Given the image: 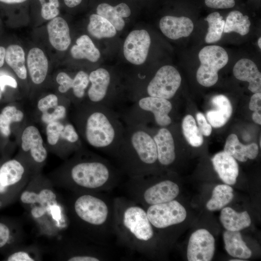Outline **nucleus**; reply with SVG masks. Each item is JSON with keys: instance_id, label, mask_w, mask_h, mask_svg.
<instances>
[{"instance_id": "de8ad7c7", "label": "nucleus", "mask_w": 261, "mask_h": 261, "mask_svg": "<svg viewBox=\"0 0 261 261\" xmlns=\"http://www.w3.org/2000/svg\"><path fill=\"white\" fill-rule=\"evenodd\" d=\"M83 0H62L64 5L69 8H74L80 5Z\"/></svg>"}, {"instance_id": "7ed1b4c3", "label": "nucleus", "mask_w": 261, "mask_h": 261, "mask_svg": "<svg viewBox=\"0 0 261 261\" xmlns=\"http://www.w3.org/2000/svg\"><path fill=\"white\" fill-rule=\"evenodd\" d=\"M114 159L129 177L151 174L159 162L150 130L139 125H125L123 137Z\"/></svg>"}, {"instance_id": "2f4dec72", "label": "nucleus", "mask_w": 261, "mask_h": 261, "mask_svg": "<svg viewBox=\"0 0 261 261\" xmlns=\"http://www.w3.org/2000/svg\"><path fill=\"white\" fill-rule=\"evenodd\" d=\"M250 25L248 16L244 15L238 11H232L229 13L226 18L223 32H235L241 35H245L249 31Z\"/></svg>"}, {"instance_id": "37998d69", "label": "nucleus", "mask_w": 261, "mask_h": 261, "mask_svg": "<svg viewBox=\"0 0 261 261\" xmlns=\"http://www.w3.org/2000/svg\"><path fill=\"white\" fill-rule=\"evenodd\" d=\"M9 86L12 88H16L17 87L16 80L12 76L4 73H0V89L3 92L5 87Z\"/></svg>"}, {"instance_id": "473e14b6", "label": "nucleus", "mask_w": 261, "mask_h": 261, "mask_svg": "<svg viewBox=\"0 0 261 261\" xmlns=\"http://www.w3.org/2000/svg\"><path fill=\"white\" fill-rule=\"evenodd\" d=\"M182 130L186 140L190 145L193 147H199L202 145L203 142V135L191 115H188L184 117Z\"/></svg>"}, {"instance_id": "6e6552de", "label": "nucleus", "mask_w": 261, "mask_h": 261, "mask_svg": "<svg viewBox=\"0 0 261 261\" xmlns=\"http://www.w3.org/2000/svg\"><path fill=\"white\" fill-rule=\"evenodd\" d=\"M200 66L197 70L198 83L206 87L214 85L218 80V71L228 63L229 57L226 50L218 45H207L198 55Z\"/></svg>"}, {"instance_id": "864d4df0", "label": "nucleus", "mask_w": 261, "mask_h": 261, "mask_svg": "<svg viewBox=\"0 0 261 261\" xmlns=\"http://www.w3.org/2000/svg\"><path fill=\"white\" fill-rule=\"evenodd\" d=\"M2 92L1 91L0 89V100L2 98Z\"/></svg>"}, {"instance_id": "a211bd4d", "label": "nucleus", "mask_w": 261, "mask_h": 261, "mask_svg": "<svg viewBox=\"0 0 261 261\" xmlns=\"http://www.w3.org/2000/svg\"><path fill=\"white\" fill-rule=\"evenodd\" d=\"M159 26L162 32L172 40L188 36L194 28L193 23L188 17L170 15L162 17Z\"/></svg>"}, {"instance_id": "e433bc0d", "label": "nucleus", "mask_w": 261, "mask_h": 261, "mask_svg": "<svg viewBox=\"0 0 261 261\" xmlns=\"http://www.w3.org/2000/svg\"><path fill=\"white\" fill-rule=\"evenodd\" d=\"M39 6L42 17L50 20L58 16L60 13L61 4L59 0H34Z\"/></svg>"}, {"instance_id": "09e8293b", "label": "nucleus", "mask_w": 261, "mask_h": 261, "mask_svg": "<svg viewBox=\"0 0 261 261\" xmlns=\"http://www.w3.org/2000/svg\"><path fill=\"white\" fill-rule=\"evenodd\" d=\"M5 52L6 48L2 46H0V68L2 67L4 64Z\"/></svg>"}, {"instance_id": "cd10ccee", "label": "nucleus", "mask_w": 261, "mask_h": 261, "mask_svg": "<svg viewBox=\"0 0 261 261\" xmlns=\"http://www.w3.org/2000/svg\"><path fill=\"white\" fill-rule=\"evenodd\" d=\"M70 53L74 59H86L92 62H97L101 57L100 51L87 35H83L76 40Z\"/></svg>"}, {"instance_id": "49530a36", "label": "nucleus", "mask_w": 261, "mask_h": 261, "mask_svg": "<svg viewBox=\"0 0 261 261\" xmlns=\"http://www.w3.org/2000/svg\"><path fill=\"white\" fill-rule=\"evenodd\" d=\"M249 108L254 112H261V93H255L251 97Z\"/></svg>"}, {"instance_id": "20e7f679", "label": "nucleus", "mask_w": 261, "mask_h": 261, "mask_svg": "<svg viewBox=\"0 0 261 261\" xmlns=\"http://www.w3.org/2000/svg\"><path fill=\"white\" fill-rule=\"evenodd\" d=\"M113 204L114 232L118 240L132 250L147 253L155 232L145 209L131 199L121 197L115 198Z\"/></svg>"}, {"instance_id": "ddd939ff", "label": "nucleus", "mask_w": 261, "mask_h": 261, "mask_svg": "<svg viewBox=\"0 0 261 261\" xmlns=\"http://www.w3.org/2000/svg\"><path fill=\"white\" fill-rule=\"evenodd\" d=\"M150 44V37L146 30L140 29L131 31L123 45L125 58L132 64H143L147 58Z\"/></svg>"}, {"instance_id": "9d476101", "label": "nucleus", "mask_w": 261, "mask_h": 261, "mask_svg": "<svg viewBox=\"0 0 261 261\" xmlns=\"http://www.w3.org/2000/svg\"><path fill=\"white\" fill-rule=\"evenodd\" d=\"M181 80L176 69L171 65L163 66L156 72L137 99L151 96L170 100L176 94Z\"/></svg>"}, {"instance_id": "423d86ee", "label": "nucleus", "mask_w": 261, "mask_h": 261, "mask_svg": "<svg viewBox=\"0 0 261 261\" xmlns=\"http://www.w3.org/2000/svg\"><path fill=\"white\" fill-rule=\"evenodd\" d=\"M119 114L125 125H139L145 128L154 122L160 128L172 122L170 114L173 105L169 100L151 96L137 99Z\"/></svg>"}, {"instance_id": "412c9836", "label": "nucleus", "mask_w": 261, "mask_h": 261, "mask_svg": "<svg viewBox=\"0 0 261 261\" xmlns=\"http://www.w3.org/2000/svg\"><path fill=\"white\" fill-rule=\"evenodd\" d=\"M212 162L219 178L225 183L232 185L236 183L239 167L233 157L223 151L215 155L212 159Z\"/></svg>"}, {"instance_id": "f8f14e48", "label": "nucleus", "mask_w": 261, "mask_h": 261, "mask_svg": "<svg viewBox=\"0 0 261 261\" xmlns=\"http://www.w3.org/2000/svg\"><path fill=\"white\" fill-rule=\"evenodd\" d=\"M145 209L150 222L157 229H164L179 224L187 216L184 207L175 199L152 205Z\"/></svg>"}, {"instance_id": "9b49d317", "label": "nucleus", "mask_w": 261, "mask_h": 261, "mask_svg": "<svg viewBox=\"0 0 261 261\" xmlns=\"http://www.w3.org/2000/svg\"><path fill=\"white\" fill-rule=\"evenodd\" d=\"M90 86L87 91L86 102L105 105L116 111L121 104L111 91L112 75L106 69L99 68L88 74Z\"/></svg>"}, {"instance_id": "bb28decb", "label": "nucleus", "mask_w": 261, "mask_h": 261, "mask_svg": "<svg viewBox=\"0 0 261 261\" xmlns=\"http://www.w3.org/2000/svg\"><path fill=\"white\" fill-rule=\"evenodd\" d=\"M220 221L226 230L240 231L251 224V219L247 211L237 212L227 207L222 209Z\"/></svg>"}, {"instance_id": "f03ea898", "label": "nucleus", "mask_w": 261, "mask_h": 261, "mask_svg": "<svg viewBox=\"0 0 261 261\" xmlns=\"http://www.w3.org/2000/svg\"><path fill=\"white\" fill-rule=\"evenodd\" d=\"M77 150L68 165L66 181L78 192H100L112 189L122 172L106 159L94 153Z\"/></svg>"}, {"instance_id": "2eb2a0df", "label": "nucleus", "mask_w": 261, "mask_h": 261, "mask_svg": "<svg viewBox=\"0 0 261 261\" xmlns=\"http://www.w3.org/2000/svg\"><path fill=\"white\" fill-rule=\"evenodd\" d=\"M56 81L59 85L58 91L65 93L72 89L74 103L77 105L82 102L86 95V89L89 84L88 74L84 71H79L72 78L65 72H60L56 77Z\"/></svg>"}, {"instance_id": "72a5a7b5", "label": "nucleus", "mask_w": 261, "mask_h": 261, "mask_svg": "<svg viewBox=\"0 0 261 261\" xmlns=\"http://www.w3.org/2000/svg\"><path fill=\"white\" fill-rule=\"evenodd\" d=\"M24 116L23 113L14 106H6L0 113V133L5 137L11 134V124L21 121Z\"/></svg>"}, {"instance_id": "b1692460", "label": "nucleus", "mask_w": 261, "mask_h": 261, "mask_svg": "<svg viewBox=\"0 0 261 261\" xmlns=\"http://www.w3.org/2000/svg\"><path fill=\"white\" fill-rule=\"evenodd\" d=\"M25 172L23 165L16 160L4 162L0 167V194L5 193L9 188L21 182Z\"/></svg>"}, {"instance_id": "603ef678", "label": "nucleus", "mask_w": 261, "mask_h": 261, "mask_svg": "<svg viewBox=\"0 0 261 261\" xmlns=\"http://www.w3.org/2000/svg\"><path fill=\"white\" fill-rule=\"evenodd\" d=\"M230 261H243L244 260H240V259H235V260H230Z\"/></svg>"}, {"instance_id": "8fccbe9b", "label": "nucleus", "mask_w": 261, "mask_h": 261, "mask_svg": "<svg viewBox=\"0 0 261 261\" xmlns=\"http://www.w3.org/2000/svg\"><path fill=\"white\" fill-rule=\"evenodd\" d=\"M252 118L254 122L259 125L261 124V112H254L252 114Z\"/></svg>"}, {"instance_id": "5fc2aeb1", "label": "nucleus", "mask_w": 261, "mask_h": 261, "mask_svg": "<svg viewBox=\"0 0 261 261\" xmlns=\"http://www.w3.org/2000/svg\"></svg>"}, {"instance_id": "6ab92c4d", "label": "nucleus", "mask_w": 261, "mask_h": 261, "mask_svg": "<svg viewBox=\"0 0 261 261\" xmlns=\"http://www.w3.org/2000/svg\"><path fill=\"white\" fill-rule=\"evenodd\" d=\"M47 31L51 45L59 51L66 50L71 43L70 29L66 21L61 16H57L48 22Z\"/></svg>"}, {"instance_id": "1a4fd4ad", "label": "nucleus", "mask_w": 261, "mask_h": 261, "mask_svg": "<svg viewBox=\"0 0 261 261\" xmlns=\"http://www.w3.org/2000/svg\"><path fill=\"white\" fill-rule=\"evenodd\" d=\"M20 200L30 209L34 218L38 219L47 215L61 226V207L57 201L56 194L50 189L45 188L37 191L26 190L21 194Z\"/></svg>"}, {"instance_id": "ea45409f", "label": "nucleus", "mask_w": 261, "mask_h": 261, "mask_svg": "<svg viewBox=\"0 0 261 261\" xmlns=\"http://www.w3.org/2000/svg\"><path fill=\"white\" fill-rule=\"evenodd\" d=\"M196 117L202 134L205 136H209L212 132V126L207 122L205 116L202 113L198 112L196 114Z\"/></svg>"}, {"instance_id": "a19ab883", "label": "nucleus", "mask_w": 261, "mask_h": 261, "mask_svg": "<svg viewBox=\"0 0 261 261\" xmlns=\"http://www.w3.org/2000/svg\"><path fill=\"white\" fill-rule=\"evenodd\" d=\"M206 5L215 9H227L234 7V0H204Z\"/></svg>"}, {"instance_id": "4c0bfd02", "label": "nucleus", "mask_w": 261, "mask_h": 261, "mask_svg": "<svg viewBox=\"0 0 261 261\" xmlns=\"http://www.w3.org/2000/svg\"><path fill=\"white\" fill-rule=\"evenodd\" d=\"M59 106L58 98L54 94H48L41 98L37 103L38 109L42 113L41 116L53 113L58 109Z\"/></svg>"}, {"instance_id": "c756f323", "label": "nucleus", "mask_w": 261, "mask_h": 261, "mask_svg": "<svg viewBox=\"0 0 261 261\" xmlns=\"http://www.w3.org/2000/svg\"><path fill=\"white\" fill-rule=\"evenodd\" d=\"M87 30L90 35L98 39L112 38L116 33V29L109 21L104 17L95 14H91L89 16Z\"/></svg>"}, {"instance_id": "dca6fc26", "label": "nucleus", "mask_w": 261, "mask_h": 261, "mask_svg": "<svg viewBox=\"0 0 261 261\" xmlns=\"http://www.w3.org/2000/svg\"><path fill=\"white\" fill-rule=\"evenodd\" d=\"M151 133L156 145L159 163L162 166L171 165L176 159L175 142L171 131L167 127H162L155 133Z\"/></svg>"}, {"instance_id": "0eeeda50", "label": "nucleus", "mask_w": 261, "mask_h": 261, "mask_svg": "<svg viewBox=\"0 0 261 261\" xmlns=\"http://www.w3.org/2000/svg\"><path fill=\"white\" fill-rule=\"evenodd\" d=\"M126 189L130 199L145 208L174 200L179 193L175 182L166 179L153 183L148 175L129 177Z\"/></svg>"}, {"instance_id": "5701e85b", "label": "nucleus", "mask_w": 261, "mask_h": 261, "mask_svg": "<svg viewBox=\"0 0 261 261\" xmlns=\"http://www.w3.org/2000/svg\"><path fill=\"white\" fill-rule=\"evenodd\" d=\"M214 108L208 111L206 116L212 127L218 128L223 126L229 120L232 112L231 103L223 95H218L211 99Z\"/></svg>"}, {"instance_id": "4be33fe9", "label": "nucleus", "mask_w": 261, "mask_h": 261, "mask_svg": "<svg viewBox=\"0 0 261 261\" xmlns=\"http://www.w3.org/2000/svg\"><path fill=\"white\" fill-rule=\"evenodd\" d=\"M27 65L32 82L36 85L42 84L48 70V61L44 51L38 47L30 49L27 56Z\"/></svg>"}, {"instance_id": "393cba45", "label": "nucleus", "mask_w": 261, "mask_h": 261, "mask_svg": "<svg viewBox=\"0 0 261 261\" xmlns=\"http://www.w3.org/2000/svg\"><path fill=\"white\" fill-rule=\"evenodd\" d=\"M224 151L241 162H245L248 159H255L259 153V147L257 144L252 143L248 145L242 144L237 136L231 134L227 137Z\"/></svg>"}, {"instance_id": "79ce46f5", "label": "nucleus", "mask_w": 261, "mask_h": 261, "mask_svg": "<svg viewBox=\"0 0 261 261\" xmlns=\"http://www.w3.org/2000/svg\"><path fill=\"white\" fill-rule=\"evenodd\" d=\"M29 0H0V11L8 12Z\"/></svg>"}, {"instance_id": "c9c22d12", "label": "nucleus", "mask_w": 261, "mask_h": 261, "mask_svg": "<svg viewBox=\"0 0 261 261\" xmlns=\"http://www.w3.org/2000/svg\"><path fill=\"white\" fill-rule=\"evenodd\" d=\"M97 14L109 21L116 30H122L125 25L124 20L120 14L118 9L106 3L98 5L96 9Z\"/></svg>"}, {"instance_id": "f3484780", "label": "nucleus", "mask_w": 261, "mask_h": 261, "mask_svg": "<svg viewBox=\"0 0 261 261\" xmlns=\"http://www.w3.org/2000/svg\"><path fill=\"white\" fill-rule=\"evenodd\" d=\"M21 147L25 152L29 151L31 157L37 163H42L47 158V152L43 138L34 126H29L24 129L21 136Z\"/></svg>"}, {"instance_id": "58836bf2", "label": "nucleus", "mask_w": 261, "mask_h": 261, "mask_svg": "<svg viewBox=\"0 0 261 261\" xmlns=\"http://www.w3.org/2000/svg\"><path fill=\"white\" fill-rule=\"evenodd\" d=\"M64 125L59 121H56L47 124L46 133L47 140L51 145H56L60 139V135Z\"/></svg>"}, {"instance_id": "39448f33", "label": "nucleus", "mask_w": 261, "mask_h": 261, "mask_svg": "<svg viewBox=\"0 0 261 261\" xmlns=\"http://www.w3.org/2000/svg\"><path fill=\"white\" fill-rule=\"evenodd\" d=\"M77 222L86 230L103 237L114 232V204L97 192H79L72 206Z\"/></svg>"}, {"instance_id": "f704fd0d", "label": "nucleus", "mask_w": 261, "mask_h": 261, "mask_svg": "<svg viewBox=\"0 0 261 261\" xmlns=\"http://www.w3.org/2000/svg\"><path fill=\"white\" fill-rule=\"evenodd\" d=\"M208 23V32L205 38L206 43L210 44L219 41L224 30L225 21L218 12L209 14L204 19Z\"/></svg>"}, {"instance_id": "a878e982", "label": "nucleus", "mask_w": 261, "mask_h": 261, "mask_svg": "<svg viewBox=\"0 0 261 261\" xmlns=\"http://www.w3.org/2000/svg\"><path fill=\"white\" fill-rule=\"evenodd\" d=\"M223 237L225 248L230 255L242 259H247L251 256L252 252L243 240L239 231L226 230Z\"/></svg>"}, {"instance_id": "c85d7f7f", "label": "nucleus", "mask_w": 261, "mask_h": 261, "mask_svg": "<svg viewBox=\"0 0 261 261\" xmlns=\"http://www.w3.org/2000/svg\"><path fill=\"white\" fill-rule=\"evenodd\" d=\"M5 62L13 70L19 78L25 80L27 70L25 64V52L20 45L10 44L6 48Z\"/></svg>"}, {"instance_id": "aec40b11", "label": "nucleus", "mask_w": 261, "mask_h": 261, "mask_svg": "<svg viewBox=\"0 0 261 261\" xmlns=\"http://www.w3.org/2000/svg\"><path fill=\"white\" fill-rule=\"evenodd\" d=\"M233 73L237 79L249 83L248 89L255 93L261 91V73L251 60L243 58L238 60L233 68Z\"/></svg>"}, {"instance_id": "4468645a", "label": "nucleus", "mask_w": 261, "mask_h": 261, "mask_svg": "<svg viewBox=\"0 0 261 261\" xmlns=\"http://www.w3.org/2000/svg\"><path fill=\"white\" fill-rule=\"evenodd\" d=\"M215 239L207 230L198 229L191 235L187 248L189 261H211L215 252Z\"/></svg>"}, {"instance_id": "f257e3e1", "label": "nucleus", "mask_w": 261, "mask_h": 261, "mask_svg": "<svg viewBox=\"0 0 261 261\" xmlns=\"http://www.w3.org/2000/svg\"><path fill=\"white\" fill-rule=\"evenodd\" d=\"M76 107L74 126L79 136L91 147L114 158L125 130L119 114L105 105L86 101Z\"/></svg>"}, {"instance_id": "a18cd8bd", "label": "nucleus", "mask_w": 261, "mask_h": 261, "mask_svg": "<svg viewBox=\"0 0 261 261\" xmlns=\"http://www.w3.org/2000/svg\"><path fill=\"white\" fill-rule=\"evenodd\" d=\"M11 235L9 227L0 222V248L4 246L9 241Z\"/></svg>"}, {"instance_id": "c03bdc74", "label": "nucleus", "mask_w": 261, "mask_h": 261, "mask_svg": "<svg viewBox=\"0 0 261 261\" xmlns=\"http://www.w3.org/2000/svg\"><path fill=\"white\" fill-rule=\"evenodd\" d=\"M35 258L29 252L19 251L14 252L10 255L7 261H34Z\"/></svg>"}, {"instance_id": "7c9ffc66", "label": "nucleus", "mask_w": 261, "mask_h": 261, "mask_svg": "<svg viewBox=\"0 0 261 261\" xmlns=\"http://www.w3.org/2000/svg\"><path fill=\"white\" fill-rule=\"evenodd\" d=\"M233 198V188L229 185H217L214 188L211 198L206 206L210 211L218 210L230 203Z\"/></svg>"}, {"instance_id": "3c124183", "label": "nucleus", "mask_w": 261, "mask_h": 261, "mask_svg": "<svg viewBox=\"0 0 261 261\" xmlns=\"http://www.w3.org/2000/svg\"><path fill=\"white\" fill-rule=\"evenodd\" d=\"M258 46L260 47V48H261V38L260 37L258 41Z\"/></svg>"}]
</instances>
